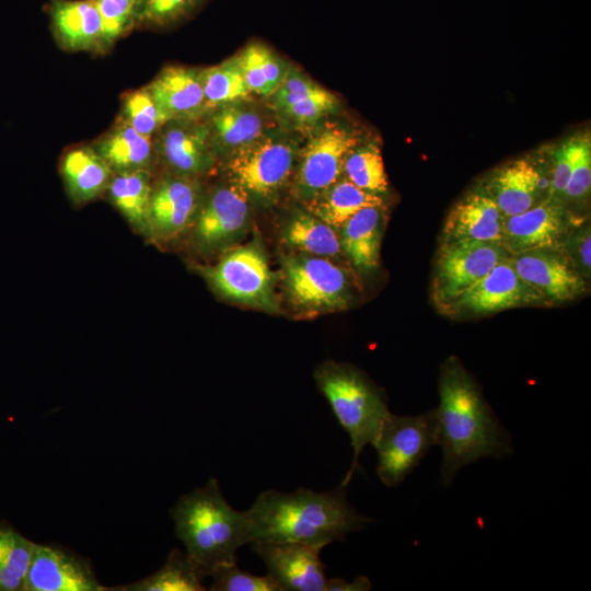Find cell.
<instances>
[{"mask_svg":"<svg viewBox=\"0 0 591 591\" xmlns=\"http://www.w3.org/2000/svg\"><path fill=\"white\" fill-rule=\"evenodd\" d=\"M438 444L441 476L450 485L457 471L483 457L512 453L511 438L485 401L480 387L455 357L448 358L439 376Z\"/></svg>","mask_w":591,"mask_h":591,"instance_id":"6da1fadb","label":"cell"},{"mask_svg":"<svg viewBox=\"0 0 591 591\" xmlns=\"http://www.w3.org/2000/svg\"><path fill=\"white\" fill-rule=\"evenodd\" d=\"M250 542H294L324 547L359 531L372 520L349 505L346 486L316 493L266 490L246 510Z\"/></svg>","mask_w":591,"mask_h":591,"instance_id":"7a4b0ae2","label":"cell"},{"mask_svg":"<svg viewBox=\"0 0 591 591\" xmlns=\"http://www.w3.org/2000/svg\"><path fill=\"white\" fill-rule=\"evenodd\" d=\"M170 514L185 552L208 577L216 567L236 563L237 549L250 542L246 511L227 502L216 478L183 495Z\"/></svg>","mask_w":591,"mask_h":591,"instance_id":"3957f363","label":"cell"},{"mask_svg":"<svg viewBox=\"0 0 591 591\" xmlns=\"http://www.w3.org/2000/svg\"><path fill=\"white\" fill-rule=\"evenodd\" d=\"M315 379L354 449L352 464L341 483L347 486L362 449L373 445L391 413L382 391L348 364L327 362L316 371Z\"/></svg>","mask_w":591,"mask_h":591,"instance_id":"277c9868","label":"cell"},{"mask_svg":"<svg viewBox=\"0 0 591 591\" xmlns=\"http://www.w3.org/2000/svg\"><path fill=\"white\" fill-rule=\"evenodd\" d=\"M438 442L436 410L417 416L390 414L373 443L379 478L389 487L399 485Z\"/></svg>","mask_w":591,"mask_h":591,"instance_id":"5b68a950","label":"cell"},{"mask_svg":"<svg viewBox=\"0 0 591 591\" xmlns=\"http://www.w3.org/2000/svg\"><path fill=\"white\" fill-rule=\"evenodd\" d=\"M198 269L224 298L267 311L277 310L273 273L258 245L235 247L216 265Z\"/></svg>","mask_w":591,"mask_h":591,"instance_id":"8992f818","label":"cell"},{"mask_svg":"<svg viewBox=\"0 0 591 591\" xmlns=\"http://www.w3.org/2000/svg\"><path fill=\"white\" fill-rule=\"evenodd\" d=\"M509 256V252L498 242L441 243L432 280L434 304L442 311Z\"/></svg>","mask_w":591,"mask_h":591,"instance_id":"52a82bcc","label":"cell"},{"mask_svg":"<svg viewBox=\"0 0 591 591\" xmlns=\"http://www.w3.org/2000/svg\"><path fill=\"white\" fill-rule=\"evenodd\" d=\"M283 269L289 296L298 306L310 311H334L344 310L351 303L347 274L325 257H289Z\"/></svg>","mask_w":591,"mask_h":591,"instance_id":"ba28073f","label":"cell"},{"mask_svg":"<svg viewBox=\"0 0 591 591\" xmlns=\"http://www.w3.org/2000/svg\"><path fill=\"white\" fill-rule=\"evenodd\" d=\"M294 155V148L289 141L262 136L235 149L229 172L234 183L247 194L269 197L288 181Z\"/></svg>","mask_w":591,"mask_h":591,"instance_id":"9c48e42d","label":"cell"},{"mask_svg":"<svg viewBox=\"0 0 591 591\" xmlns=\"http://www.w3.org/2000/svg\"><path fill=\"white\" fill-rule=\"evenodd\" d=\"M545 305L540 294L519 277L509 256L442 312L452 316H476L512 308Z\"/></svg>","mask_w":591,"mask_h":591,"instance_id":"30bf717a","label":"cell"},{"mask_svg":"<svg viewBox=\"0 0 591 591\" xmlns=\"http://www.w3.org/2000/svg\"><path fill=\"white\" fill-rule=\"evenodd\" d=\"M548 170V157L528 154L496 167L480 185L508 218L547 197Z\"/></svg>","mask_w":591,"mask_h":591,"instance_id":"8fae6325","label":"cell"},{"mask_svg":"<svg viewBox=\"0 0 591 591\" xmlns=\"http://www.w3.org/2000/svg\"><path fill=\"white\" fill-rule=\"evenodd\" d=\"M583 220L563 202L546 197L505 219L501 244L510 255L537 248L559 250L569 232Z\"/></svg>","mask_w":591,"mask_h":591,"instance_id":"7c38bea8","label":"cell"},{"mask_svg":"<svg viewBox=\"0 0 591 591\" xmlns=\"http://www.w3.org/2000/svg\"><path fill=\"white\" fill-rule=\"evenodd\" d=\"M519 277L546 305L571 302L587 292L588 282L567 256L556 248H537L510 255Z\"/></svg>","mask_w":591,"mask_h":591,"instance_id":"4fadbf2b","label":"cell"},{"mask_svg":"<svg viewBox=\"0 0 591 591\" xmlns=\"http://www.w3.org/2000/svg\"><path fill=\"white\" fill-rule=\"evenodd\" d=\"M358 146L356 135L339 125L321 129L306 144L298 169V186L306 198H315L335 182L349 152Z\"/></svg>","mask_w":591,"mask_h":591,"instance_id":"5bb4252c","label":"cell"},{"mask_svg":"<svg viewBox=\"0 0 591 591\" xmlns=\"http://www.w3.org/2000/svg\"><path fill=\"white\" fill-rule=\"evenodd\" d=\"M281 591H326L322 547L294 542L252 543Z\"/></svg>","mask_w":591,"mask_h":591,"instance_id":"9a60e30c","label":"cell"},{"mask_svg":"<svg viewBox=\"0 0 591 591\" xmlns=\"http://www.w3.org/2000/svg\"><path fill=\"white\" fill-rule=\"evenodd\" d=\"M89 560L55 545H34L23 591H104Z\"/></svg>","mask_w":591,"mask_h":591,"instance_id":"2e32d148","label":"cell"},{"mask_svg":"<svg viewBox=\"0 0 591 591\" xmlns=\"http://www.w3.org/2000/svg\"><path fill=\"white\" fill-rule=\"evenodd\" d=\"M248 194L237 184L215 190L193 221V240L202 252H211L231 241L246 225Z\"/></svg>","mask_w":591,"mask_h":591,"instance_id":"e0dca14e","label":"cell"},{"mask_svg":"<svg viewBox=\"0 0 591 591\" xmlns=\"http://www.w3.org/2000/svg\"><path fill=\"white\" fill-rule=\"evenodd\" d=\"M198 207V188L188 177L159 181L152 185L146 237L159 243L177 236L194 221Z\"/></svg>","mask_w":591,"mask_h":591,"instance_id":"ac0fdd59","label":"cell"},{"mask_svg":"<svg viewBox=\"0 0 591 591\" xmlns=\"http://www.w3.org/2000/svg\"><path fill=\"white\" fill-rule=\"evenodd\" d=\"M505 217L482 185L465 193L449 211L441 243L484 241L501 243Z\"/></svg>","mask_w":591,"mask_h":591,"instance_id":"d6986e66","label":"cell"},{"mask_svg":"<svg viewBox=\"0 0 591 591\" xmlns=\"http://www.w3.org/2000/svg\"><path fill=\"white\" fill-rule=\"evenodd\" d=\"M158 141V152L179 176L204 173L211 165L210 130L200 124L167 121Z\"/></svg>","mask_w":591,"mask_h":591,"instance_id":"ffe728a7","label":"cell"},{"mask_svg":"<svg viewBox=\"0 0 591 591\" xmlns=\"http://www.w3.org/2000/svg\"><path fill=\"white\" fill-rule=\"evenodd\" d=\"M146 89L169 121L193 117L206 107L200 72L190 68L167 67Z\"/></svg>","mask_w":591,"mask_h":591,"instance_id":"44dd1931","label":"cell"},{"mask_svg":"<svg viewBox=\"0 0 591 591\" xmlns=\"http://www.w3.org/2000/svg\"><path fill=\"white\" fill-rule=\"evenodd\" d=\"M384 208V206L366 207L340 227L341 251L361 273L373 271L379 266L385 223Z\"/></svg>","mask_w":591,"mask_h":591,"instance_id":"7402d4cb","label":"cell"},{"mask_svg":"<svg viewBox=\"0 0 591 591\" xmlns=\"http://www.w3.org/2000/svg\"><path fill=\"white\" fill-rule=\"evenodd\" d=\"M49 14L63 47L84 50L104 43L101 16L93 0H51Z\"/></svg>","mask_w":591,"mask_h":591,"instance_id":"603a6c76","label":"cell"},{"mask_svg":"<svg viewBox=\"0 0 591 591\" xmlns=\"http://www.w3.org/2000/svg\"><path fill=\"white\" fill-rule=\"evenodd\" d=\"M60 173L73 205L94 200L107 189L113 171L93 147L82 146L67 151Z\"/></svg>","mask_w":591,"mask_h":591,"instance_id":"cb8c5ba5","label":"cell"},{"mask_svg":"<svg viewBox=\"0 0 591 591\" xmlns=\"http://www.w3.org/2000/svg\"><path fill=\"white\" fill-rule=\"evenodd\" d=\"M113 173L149 170L154 144L123 119L93 147Z\"/></svg>","mask_w":591,"mask_h":591,"instance_id":"d4e9b609","label":"cell"},{"mask_svg":"<svg viewBox=\"0 0 591 591\" xmlns=\"http://www.w3.org/2000/svg\"><path fill=\"white\" fill-rule=\"evenodd\" d=\"M152 179L149 170L114 173L106 189L112 205L135 232L147 236Z\"/></svg>","mask_w":591,"mask_h":591,"instance_id":"484cf974","label":"cell"},{"mask_svg":"<svg viewBox=\"0 0 591 591\" xmlns=\"http://www.w3.org/2000/svg\"><path fill=\"white\" fill-rule=\"evenodd\" d=\"M206 571L186 552L173 548L165 564L152 575L136 582L113 588L118 591H202Z\"/></svg>","mask_w":591,"mask_h":591,"instance_id":"4316f807","label":"cell"},{"mask_svg":"<svg viewBox=\"0 0 591 591\" xmlns=\"http://www.w3.org/2000/svg\"><path fill=\"white\" fill-rule=\"evenodd\" d=\"M370 206H384L382 196L366 192L344 177L314 198L313 211L332 227L340 228L359 210Z\"/></svg>","mask_w":591,"mask_h":591,"instance_id":"83f0119b","label":"cell"},{"mask_svg":"<svg viewBox=\"0 0 591 591\" xmlns=\"http://www.w3.org/2000/svg\"><path fill=\"white\" fill-rule=\"evenodd\" d=\"M283 237L288 245L313 256L335 257L343 252L335 228L315 215H296L288 222Z\"/></svg>","mask_w":591,"mask_h":591,"instance_id":"f1b7e54d","label":"cell"},{"mask_svg":"<svg viewBox=\"0 0 591 591\" xmlns=\"http://www.w3.org/2000/svg\"><path fill=\"white\" fill-rule=\"evenodd\" d=\"M251 92L271 95L285 80V63L265 45L252 43L235 57Z\"/></svg>","mask_w":591,"mask_h":591,"instance_id":"f546056e","label":"cell"},{"mask_svg":"<svg viewBox=\"0 0 591 591\" xmlns=\"http://www.w3.org/2000/svg\"><path fill=\"white\" fill-rule=\"evenodd\" d=\"M35 543L0 523V591H23Z\"/></svg>","mask_w":591,"mask_h":591,"instance_id":"4dcf8cb0","label":"cell"},{"mask_svg":"<svg viewBox=\"0 0 591 591\" xmlns=\"http://www.w3.org/2000/svg\"><path fill=\"white\" fill-rule=\"evenodd\" d=\"M212 129L224 147L240 148L263 136V118L235 103L220 106L211 118Z\"/></svg>","mask_w":591,"mask_h":591,"instance_id":"1f68e13d","label":"cell"},{"mask_svg":"<svg viewBox=\"0 0 591 591\" xmlns=\"http://www.w3.org/2000/svg\"><path fill=\"white\" fill-rule=\"evenodd\" d=\"M206 107L245 100L252 93L234 58L200 71Z\"/></svg>","mask_w":591,"mask_h":591,"instance_id":"d6a6232c","label":"cell"},{"mask_svg":"<svg viewBox=\"0 0 591 591\" xmlns=\"http://www.w3.org/2000/svg\"><path fill=\"white\" fill-rule=\"evenodd\" d=\"M343 174L359 188L382 196L389 181L381 150L375 143L356 146L347 155Z\"/></svg>","mask_w":591,"mask_h":591,"instance_id":"836d02e7","label":"cell"},{"mask_svg":"<svg viewBox=\"0 0 591 591\" xmlns=\"http://www.w3.org/2000/svg\"><path fill=\"white\" fill-rule=\"evenodd\" d=\"M123 120L148 137H152L169 121L146 88L126 94L123 100Z\"/></svg>","mask_w":591,"mask_h":591,"instance_id":"e575fe53","label":"cell"},{"mask_svg":"<svg viewBox=\"0 0 591 591\" xmlns=\"http://www.w3.org/2000/svg\"><path fill=\"white\" fill-rule=\"evenodd\" d=\"M591 192V140L589 131L579 134V142L570 176L563 196V204L572 207L586 206Z\"/></svg>","mask_w":591,"mask_h":591,"instance_id":"d590c367","label":"cell"},{"mask_svg":"<svg viewBox=\"0 0 591 591\" xmlns=\"http://www.w3.org/2000/svg\"><path fill=\"white\" fill-rule=\"evenodd\" d=\"M202 0H135V24L165 26L192 13Z\"/></svg>","mask_w":591,"mask_h":591,"instance_id":"8d00e7d4","label":"cell"},{"mask_svg":"<svg viewBox=\"0 0 591 591\" xmlns=\"http://www.w3.org/2000/svg\"><path fill=\"white\" fill-rule=\"evenodd\" d=\"M209 590L211 591H281L275 580L267 573L256 576L241 570L236 563L216 567Z\"/></svg>","mask_w":591,"mask_h":591,"instance_id":"74e56055","label":"cell"},{"mask_svg":"<svg viewBox=\"0 0 591 591\" xmlns=\"http://www.w3.org/2000/svg\"><path fill=\"white\" fill-rule=\"evenodd\" d=\"M579 134L570 136L554 146L548 152V195L547 198L563 202V196L570 176L577 152Z\"/></svg>","mask_w":591,"mask_h":591,"instance_id":"f35d334b","label":"cell"},{"mask_svg":"<svg viewBox=\"0 0 591 591\" xmlns=\"http://www.w3.org/2000/svg\"><path fill=\"white\" fill-rule=\"evenodd\" d=\"M102 21L104 43H112L135 25V0H93Z\"/></svg>","mask_w":591,"mask_h":591,"instance_id":"ab89813d","label":"cell"},{"mask_svg":"<svg viewBox=\"0 0 591 591\" xmlns=\"http://www.w3.org/2000/svg\"><path fill=\"white\" fill-rule=\"evenodd\" d=\"M337 106V99L324 88L306 97L298 100L278 109L286 118L300 124H314Z\"/></svg>","mask_w":591,"mask_h":591,"instance_id":"60d3db41","label":"cell"},{"mask_svg":"<svg viewBox=\"0 0 591 591\" xmlns=\"http://www.w3.org/2000/svg\"><path fill=\"white\" fill-rule=\"evenodd\" d=\"M559 250L589 282L591 277V228L587 219L569 232Z\"/></svg>","mask_w":591,"mask_h":591,"instance_id":"b9f144b4","label":"cell"},{"mask_svg":"<svg viewBox=\"0 0 591 591\" xmlns=\"http://www.w3.org/2000/svg\"><path fill=\"white\" fill-rule=\"evenodd\" d=\"M372 587L371 581L367 577H358L352 582H347L339 578L327 579V591H366Z\"/></svg>","mask_w":591,"mask_h":591,"instance_id":"7bdbcfd3","label":"cell"}]
</instances>
